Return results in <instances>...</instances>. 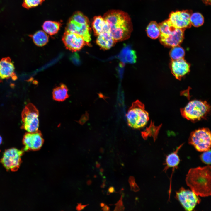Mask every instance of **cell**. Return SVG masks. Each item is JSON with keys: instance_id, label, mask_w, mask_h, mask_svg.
<instances>
[{"instance_id": "cell-33", "label": "cell", "mask_w": 211, "mask_h": 211, "mask_svg": "<svg viewBox=\"0 0 211 211\" xmlns=\"http://www.w3.org/2000/svg\"><path fill=\"white\" fill-rule=\"evenodd\" d=\"M106 182H103L101 186V187L102 188H104L106 186V184L105 183Z\"/></svg>"}, {"instance_id": "cell-29", "label": "cell", "mask_w": 211, "mask_h": 211, "mask_svg": "<svg viewBox=\"0 0 211 211\" xmlns=\"http://www.w3.org/2000/svg\"><path fill=\"white\" fill-rule=\"evenodd\" d=\"M122 195L120 199L114 205H114L116 206L114 211H124L125 207L123 205L122 201Z\"/></svg>"}, {"instance_id": "cell-10", "label": "cell", "mask_w": 211, "mask_h": 211, "mask_svg": "<svg viewBox=\"0 0 211 211\" xmlns=\"http://www.w3.org/2000/svg\"><path fill=\"white\" fill-rule=\"evenodd\" d=\"M62 40L66 48L72 52L80 50L85 45H90L81 36L66 30Z\"/></svg>"}, {"instance_id": "cell-23", "label": "cell", "mask_w": 211, "mask_h": 211, "mask_svg": "<svg viewBox=\"0 0 211 211\" xmlns=\"http://www.w3.org/2000/svg\"><path fill=\"white\" fill-rule=\"evenodd\" d=\"M160 31V38L167 36L175 28L168 20L165 21L159 25Z\"/></svg>"}, {"instance_id": "cell-35", "label": "cell", "mask_w": 211, "mask_h": 211, "mask_svg": "<svg viewBox=\"0 0 211 211\" xmlns=\"http://www.w3.org/2000/svg\"><path fill=\"white\" fill-rule=\"evenodd\" d=\"M100 173H103L104 171V169L102 168H101L100 169Z\"/></svg>"}, {"instance_id": "cell-18", "label": "cell", "mask_w": 211, "mask_h": 211, "mask_svg": "<svg viewBox=\"0 0 211 211\" xmlns=\"http://www.w3.org/2000/svg\"><path fill=\"white\" fill-rule=\"evenodd\" d=\"M52 93L53 99L59 101H63L69 97L68 89L63 84H61L55 88L53 89Z\"/></svg>"}, {"instance_id": "cell-24", "label": "cell", "mask_w": 211, "mask_h": 211, "mask_svg": "<svg viewBox=\"0 0 211 211\" xmlns=\"http://www.w3.org/2000/svg\"><path fill=\"white\" fill-rule=\"evenodd\" d=\"M185 54L184 50L178 45L173 47L170 52V55L172 60H177L183 58Z\"/></svg>"}, {"instance_id": "cell-11", "label": "cell", "mask_w": 211, "mask_h": 211, "mask_svg": "<svg viewBox=\"0 0 211 211\" xmlns=\"http://www.w3.org/2000/svg\"><path fill=\"white\" fill-rule=\"evenodd\" d=\"M44 140L41 132L37 131L28 132L24 135L22 143L24 151H36L39 149L42 146Z\"/></svg>"}, {"instance_id": "cell-17", "label": "cell", "mask_w": 211, "mask_h": 211, "mask_svg": "<svg viewBox=\"0 0 211 211\" xmlns=\"http://www.w3.org/2000/svg\"><path fill=\"white\" fill-rule=\"evenodd\" d=\"M92 27L94 34L96 36L104 32L109 31V28L107 23L103 17L100 16L94 17Z\"/></svg>"}, {"instance_id": "cell-25", "label": "cell", "mask_w": 211, "mask_h": 211, "mask_svg": "<svg viewBox=\"0 0 211 211\" xmlns=\"http://www.w3.org/2000/svg\"><path fill=\"white\" fill-rule=\"evenodd\" d=\"M190 21L191 25L198 27L202 25L204 23V18L202 15L199 13H195L191 14Z\"/></svg>"}, {"instance_id": "cell-16", "label": "cell", "mask_w": 211, "mask_h": 211, "mask_svg": "<svg viewBox=\"0 0 211 211\" xmlns=\"http://www.w3.org/2000/svg\"><path fill=\"white\" fill-rule=\"evenodd\" d=\"M96 42L97 44L103 50L109 49L116 42L109 31L104 32L98 35Z\"/></svg>"}, {"instance_id": "cell-37", "label": "cell", "mask_w": 211, "mask_h": 211, "mask_svg": "<svg viewBox=\"0 0 211 211\" xmlns=\"http://www.w3.org/2000/svg\"><path fill=\"white\" fill-rule=\"evenodd\" d=\"M2 139L0 135V145L1 144L2 142Z\"/></svg>"}, {"instance_id": "cell-14", "label": "cell", "mask_w": 211, "mask_h": 211, "mask_svg": "<svg viewBox=\"0 0 211 211\" xmlns=\"http://www.w3.org/2000/svg\"><path fill=\"white\" fill-rule=\"evenodd\" d=\"M184 30V29L175 28L167 36L160 38V40L163 44L168 47L178 46L183 39Z\"/></svg>"}, {"instance_id": "cell-20", "label": "cell", "mask_w": 211, "mask_h": 211, "mask_svg": "<svg viewBox=\"0 0 211 211\" xmlns=\"http://www.w3.org/2000/svg\"><path fill=\"white\" fill-rule=\"evenodd\" d=\"M61 25L59 22L47 21L43 23L42 27L44 31L50 35L57 33Z\"/></svg>"}, {"instance_id": "cell-8", "label": "cell", "mask_w": 211, "mask_h": 211, "mask_svg": "<svg viewBox=\"0 0 211 211\" xmlns=\"http://www.w3.org/2000/svg\"><path fill=\"white\" fill-rule=\"evenodd\" d=\"M211 139L210 131L204 128L193 132L190 135L189 142L196 150L203 152L210 149Z\"/></svg>"}, {"instance_id": "cell-7", "label": "cell", "mask_w": 211, "mask_h": 211, "mask_svg": "<svg viewBox=\"0 0 211 211\" xmlns=\"http://www.w3.org/2000/svg\"><path fill=\"white\" fill-rule=\"evenodd\" d=\"M24 152L15 148L8 149L3 153L0 162L7 171H17L22 163Z\"/></svg>"}, {"instance_id": "cell-32", "label": "cell", "mask_w": 211, "mask_h": 211, "mask_svg": "<svg viewBox=\"0 0 211 211\" xmlns=\"http://www.w3.org/2000/svg\"><path fill=\"white\" fill-rule=\"evenodd\" d=\"M205 3L207 4H210L211 0H202Z\"/></svg>"}, {"instance_id": "cell-19", "label": "cell", "mask_w": 211, "mask_h": 211, "mask_svg": "<svg viewBox=\"0 0 211 211\" xmlns=\"http://www.w3.org/2000/svg\"><path fill=\"white\" fill-rule=\"evenodd\" d=\"M182 146V145L180 146L176 150L167 156L166 159V166L164 169L165 171L169 168H176L178 165L180 159L178 152Z\"/></svg>"}, {"instance_id": "cell-26", "label": "cell", "mask_w": 211, "mask_h": 211, "mask_svg": "<svg viewBox=\"0 0 211 211\" xmlns=\"http://www.w3.org/2000/svg\"><path fill=\"white\" fill-rule=\"evenodd\" d=\"M45 0H23L22 5L27 9L36 7L42 4Z\"/></svg>"}, {"instance_id": "cell-34", "label": "cell", "mask_w": 211, "mask_h": 211, "mask_svg": "<svg viewBox=\"0 0 211 211\" xmlns=\"http://www.w3.org/2000/svg\"><path fill=\"white\" fill-rule=\"evenodd\" d=\"M96 167L97 168H99L100 166V164L98 162H96Z\"/></svg>"}, {"instance_id": "cell-21", "label": "cell", "mask_w": 211, "mask_h": 211, "mask_svg": "<svg viewBox=\"0 0 211 211\" xmlns=\"http://www.w3.org/2000/svg\"><path fill=\"white\" fill-rule=\"evenodd\" d=\"M35 44L38 46H43L48 42L49 36L47 33L42 30H39L32 35H30Z\"/></svg>"}, {"instance_id": "cell-4", "label": "cell", "mask_w": 211, "mask_h": 211, "mask_svg": "<svg viewBox=\"0 0 211 211\" xmlns=\"http://www.w3.org/2000/svg\"><path fill=\"white\" fill-rule=\"evenodd\" d=\"M126 116L128 125L134 129L144 127L149 119L148 113L145 110L144 105L138 100L132 103Z\"/></svg>"}, {"instance_id": "cell-12", "label": "cell", "mask_w": 211, "mask_h": 211, "mask_svg": "<svg viewBox=\"0 0 211 211\" xmlns=\"http://www.w3.org/2000/svg\"><path fill=\"white\" fill-rule=\"evenodd\" d=\"M191 12L188 10L172 12L168 20L174 27L181 29L189 28L191 26L190 18Z\"/></svg>"}, {"instance_id": "cell-27", "label": "cell", "mask_w": 211, "mask_h": 211, "mask_svg": "<svg viewBox=\"0 0 211 211\" xmlns=\"http://www.w3.org/2000/svg\"><path fill=\"white\" fill-rule=\"evenodd\" d=\"M211 153L210 150L209 149L203 152L200 156L202 161L208 165L211 164Z\"/></svg>"}, {"instance_id": "cell-31", "label": "cell", "mask_w": 211, "mask_h": 211, "mask_svg": "<svg viewBox=\"0 0 211 211\" xmlns=\"http://www.w3.org/2000/svg\"><path fill=\"white\" fill-rule=\"evenodd\" d=\"M110 207L107 205L105 204L104 206L102 208V210L104 211H110Z\"/></svg>"}, {"instance_id": "cell-5", "label": "cell", "mask_w": 211, "mask_h": 211, "mask_svg": "<svg viewBox=\"0 0 211 211\" xmlns=\"http://www.w3.org/2000/svg\"><path fill=\"white\" fill-rule=\"evenodd\" d=\"M210 109L205 101L194 100L190 101L181 110L182 115L186 119L191 120H199L204 117Z\"/></svg>"}, {"instance_id": "cell-9", "label": "cell", "mask_w": 211, "mask_h": 211, "mask_svg": "<svg viewBox=\"0 0 211 211\" xmlns=\"http://www.w3.org/2000/svg\"><path fill=\"white\" fill-rule=\"evenodd\" d=\"M176 198L186 211H192L201 200L191 190L181 188L176 193Z\"/></svg>"}, {"instance_id": "cell-30", "label": "cell", "mask_w": 211, "mask_h": 211, "mask_svg": "<svg viewBox=\"0 0 211 211\" xmlns=\"http://www.w3.org/2000/svg\"><path fill=\"white\" fill-rule=\"evenodd\" d=\"M115 192L114 188L113 186H110L108 188L107 192V195H109L110 194Z\"/></svg>"}, {"instance_id": "cell-15", "label": "cell", "mask_w": 211, "mask_h": 211, "mask_svg": "<svg viewBox=\"0 0 211 211\" xmlns=\"http://www.w3.org/2000/svg\"><path fill=\"white\" fill-rule=\"evenodd\" d=\"M171 72L178 79H180L190 71L189 64L183 58L172 60L171 64Z\"/></svg>"}, {"instance_id": "cell-22", "label": "cell", "mask_w": 211, "mask_h": 211, "mask_svg": "<svg viewBox=\"0 0 211 211\" xmlns=\"http://www.w3.org/2000/svg\"><path fill=\"white\" fill-rule=\"evenodd\" d=\"M146 31L148 36L152 39L157 38L160 35V31L159 25L156 22L152 21L148 24Z\"/></svg>"}, {"instance_id": "cell-36", "label": "cell", "mask_w": 211, "mask_h": 211, "mask_svg": "<svg viewBox=\"0 0 211 211\" xmlns=\"http://www.w3.org/2000/svg\"><path fill=\"white\" fill-rule=\"evenodd\" d=\"M105 205V204L104 203H100V206L101 207H103Z\"/></svg>"}, {"instance_id": "cell-2", "label": "cell", "mask_w": 211, "mask_h": 211, "mask_svg": "<svg viewBox=\"0 0 211 211\" xmlns=\"http://www.w3.org/2000/svg\"><path fill=\"white\" fill-rule=\"evenodd\" d=\"M211 168L208 165L189 169L186 178L187 185L198 196L208 197L211 195Z\"/></svg>"}, {"instance_id": "cell-1", "label": "cell", "mask_w": 211, "mask_h": 211, "mask_svg": "<svg viewBox=\"0 0 211 211\" xmlns=\"http://www.w3.org/2000/svg\"><path fill=\"white\" fill-rule=\"evenodd\" d=\"M103 17L116 42L129 38L133 27L131 19L127 13L120 10H111L106 12Z\"/></svg>"}, {"instance_id": "cell-13", "label": "cell", "mask_w": 211, "mask_h": 211, "mask_svg": "<svg viewBox=\"0 0 211 211\" xmlns=\"http://www.w3.org/2000/svg\"><path fill=\"white\" fill-rule=\"evenodd\" d=\"M10 78L14 80L17 79L14 63L9 57L2 58L0 60V82Z\"/></svg>"}, {"instance_id": "cell-6", "label": "cell", "mask_w": 211, "mask_h": 211, "mask_svg": "<svg viewBox=\"0 0 211 211\" xmlns=\"http://www.w3.org/2000/svg\"><path fill=\"white\" fill-rule=\"evenodd\" d=\"M39 112L35 106L31 103L26 105L21 113V128L28 132L38 130L39 125Z\"/></svg>"}, {"instance_id": "cell-28", "label": "cell", "mask_w": 211, "mask_h": 211, "mask_svg": "<svg viewBox=\"0 0 211 211\" xmlns=\"http://www.w3.org/2000/svg\"><path fill=\"white\" fill-rule=\"evenodd\" d=\"M129 182L131 190L135 192H138L140 189L135 182L134 177L133 176H130L129 179Z\"/></svg>"}, {"instance_id": "cell-3", "label": "cell", "mask_w": 211, "mask_h": 211, "mask_svg": "<svg viewBox=\"0 0 211 211\" xmlns=\"http://www.w3.org/2000/svg\"><path fill=\"white\" fill-rule=\"evenodd\" d=\"M65 30L81 36L88 44L91 40L90 23L88 17L79 11L75 12L69 18Z\"/></svg>"}]
</instances>
